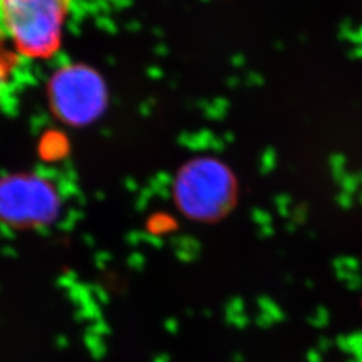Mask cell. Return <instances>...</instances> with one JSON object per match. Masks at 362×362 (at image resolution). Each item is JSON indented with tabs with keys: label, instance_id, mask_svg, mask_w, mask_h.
Masks as SVG:
<instances>
[{
	"label": "cell",
	"instance_id": "1",
	"mask_svg": "<svg viewBox=\"0 0 362 362\" xmlns=\"http://www.w3.org/2000/svg\"><path fill=\"white\" fill-rule=\"evenodd\" d=\"M73 0H0V15L23 57L45 59L61 47Z\"/></svg>",
	"mask_w": 362,
	"mask_h": 362
},
{
	"label": "cell",
	"instance_id": "5",
	"mask_svg": "<svg viewBox=\"0 0 362 362\" xmlns=\"http://www.w3.org/2000/svg\"><path fill=\"white\" fill-rule=\"evenodd\" d=\"M16 55L3 45L0 38V85L10 76V73L16 65Z\"/></svg>",
	"mask_w": 362,
	"mask_h": 362
},
{
	"label": "cell",
	"instance_id": "3",
	"mask_svg": "<svg viewBox=\"0 0 362 362\" xmlns=\"http://www.w3.org/2000/svg\"><path fill=\"white\" fill-rule=\"evenodd\" d=\"M52 115L70 127H86L103 116L109 91L103 76L93 67L69 65L52 76L47 86Z\"/></svg>",
	"mask_w": 362,
	"mask_h": 362
},
{
	"label": "cell",
	"instance_id": "2",
	"mask_svg": "<svg viewBox=\"0 0 362 362\" xmlns=\"http://www.w3.org/2000/svg\"><path fill=\"white\" fill-rule=\"evenodd\" d=\"M62 211L57 185L35 172H18L0 177V224L19 233L52 226Z\"/></svg>",
	"mask_w": 362,
	"mask_h": 362
},
{
	"label": "cell",
	"instance_id": "4",
	"mask_svg": "<svg viewBox=\"0 0 362 362\" xmlns=\"http://www.w3.org/2000/svg\"><path fill=\"white\" fill-rule=\"evenodd\" d=\"M233 185L231 170L215 158H196L181 169L176 194L181 206L199 215H209L230 204Z\"/></svg>",
	"mask_w": 362,
	"mask_h": 362
}]
</instances>
